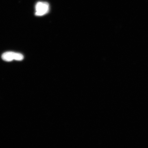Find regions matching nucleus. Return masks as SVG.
I'll use <instances>...</instances> for the list:
<instances>
[{"label": "nucleus", "instance_id": "f257e3e1", "mask_svg": "<svg viewBox=\"0 0 148 148\" xmlns=\"http://www.w3.org/2000/svg\"><path fill=\"white\" fill-rule=\"evenodd\" d=\"M35 9L36 16H42L49 12V3L45 2L39 1L36 3Z\"/></svg>", "mask_w": 148, "mask_h": 148}, {"label": "nucleus", "instance_id": "f03ea898", "mask_svg": "<svg viewBox=\"0 0 148 148\" xmlns=\"http://www.w3.org/2000/svg\"><path fill=\"white\" fill-rule=\"evenodd\" d=\"M1 57L3 60L8 62L14 60L21 61L24 58L23 56L21 53L12 51L6 52L3 53Z\"/></svg>", "mask_w": 148, "mask_h": 148}]
</instances>
